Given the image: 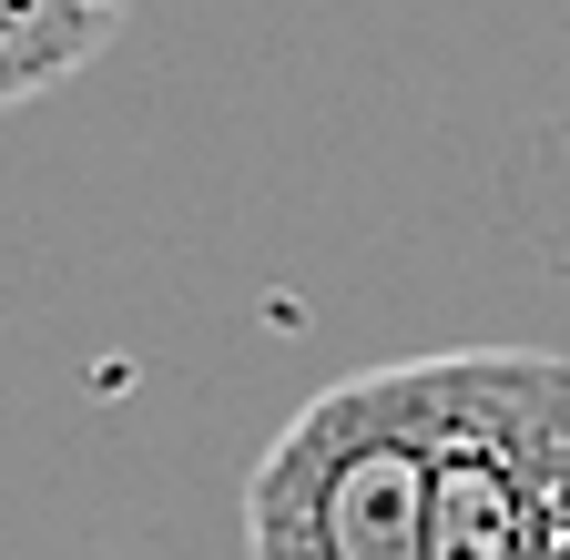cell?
I'll return each mask as SVG.
<instances>
[{"instance_id": "6da1fadb", "label": "cell", "mask_w": 570, "mask_h": 560, "mask_svg": "<svg viewBox=\"0 0 570 560\" xmlns=\"http://www.w3.org/2000/svg\"><path fill=\"white\" fill-rule=\"evenodd\" d=\"M245 560H428V357L356 367L265 439Z\"/></svg>"}, {"instance_id": "7a4b0ae2", "label": "cell", "mask_w": 570, "mask_h": 560, "mask_svg": "<svg viewBox=\"0 0 570 560\" xmlns=\"http://www.w3.org/2000/svg\"><path fill=\"white\" fill-rule=\"evenodd\" d=\"M428 560H570V357H428Z\"/></svg>"}, {"instance_id": "3957f363", "label": "cell", "mask_w": 570, "mask_h": 560, "mask_svg": "<svg viewBox=\"0 0 570 560\" xmlns=\"http://www.w3.org/2000/svg\"><path fill=\"white\" fill-rule=\"evenodd\" d=\"M132 21V0H0V112L61 92Z\"/></svg>"}]
</instances>
